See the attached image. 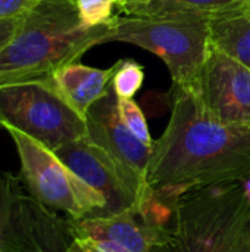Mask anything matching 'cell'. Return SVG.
Returning a JSON list of instances; mask_svg holds the SVG:
<instances>
[{"label": "cell", "mask_w": 250, "mask_h": 252, "mask_svg": "<svg viewBox=\"0 0 250 252\" xmlns=\"http://www.w3.org/2000/svg\"><path fill=\"white\" fill-rule=\"evenodd\" d=\"M72 219L37 201L21 176L0 168V250L3 252H68Z\"/></svg>", "instance_id": "7"}, {"label": "cell", "mask_w": 250, "mask_h": 252, "mask_svg": "<svg viewBox=\"0 0 250 252\" xmlns=\"http://www.w3.org/2000/svg\"><path fill=\"white\" fill-rule=\"evenodd\" d=\"M55 154L105 198L106 205L100 217L128 211L137 214L150 186L113 159L105 149L88 137H83L56 149Z\"/></svg>", "instance_id": "8"}, {"label": "cell", "mask_w": 250, "mask_h": 252, "mask_svg": "<svg viewBox=\"0 0 250 252\" xmlns=\"http://www.w3.org/2000/svg\"><path fill=\"white\" fill-rule=\"evenodd\" d=\"M108 24L85 27L74 0H38L0 50V86L47 81L63 65L100 46Z\"/></svg>", "instance_id": "2"}, {"label": "cell", "mask_w": 250, "mask_h": 252, "mask_svg": "<svg viewBox=\"0 0 250 252\" xmlns=\"http://www.w3.org/2000/svg\"><path fill=\"white\" fill-rule=\"evenodd\" d=\"M144 81V68L133 59H121L113 63L112 87L118 97L133 99Z\"/></svg>", "instance_id": "15"}, {"label": "cell", "mask_w": 250, "mask_h": 252, "mask_svg": "<svg viewBox=\"0 0 250 252\" xmlns=\"http://www.w3.org/2000/svg\"><path fill=\"white\" fill-rule=\"evenodd\" d=\"M121 41L144 49L167 65L172 92H193L208 58V15H116L102 44Z\"/></svg>", "instance_id": "3"}, {"label": "cell", "mask_w": 250, "mask_h": 252, "mask_svg": "<svg viewBox=\"0 0 250 252\" xmlns=\"http://www.w3.org/2000/svg\"><path fill=\"white\" fill-rule=\"evenodd\" d=\"M240 252H250V221L240 239Z\"/></svg>", "instance_id": "22"}, {"label": "cell", "mask_w": 250, "mask_h": 252, "mask_svg": "<svg viewBox=\"0 0 250 252\" xmlns=\"http://www.w3.org/2000/svg\"><path fill=\"white\" fill-rule=\"evenodd\" d=\"M21 18H12V19H1L0 21V50L12 40L15 35Z\"/></svg>", "instance_id": "21"}, {"label": "cell", "mask_w": 250, "mask_h": 252, "mask_svg": "<svg viewBox=\"0 0 250 252\" xmlns=\"http://www.w3.org/2000/svg\"><path fill=\"white\" fill-rule=\"evenodd\" d=\"M118 109L121 114L122 121L131 130V133L146 146L152 148L153 139L149 131V126L141 108L137 105L134 99H124L118 97Z\"/></svg>", "instance_id": "16"}, {"label": "cell", "mask_w": 250, "mask_h": 252, "mask_svg": "<svg viewBox=\"0 0 250 252\" xmlns=\"http://www.w3.org/2000/svg\"><path fill=\"white\" fill-rule=\"evenodd\" d=\"M0 127L15 128L53 152L87 137L85 120L49 81L0 86Z\"/></svg>", "instance_id": "5"}, {"label": "cell", "mask_w": 250, "mask_h": 252, "mask_svg": "<svg viewBox=\"0 0 250 252\" xmlns=\"http://www.w3.org/2000/svg\"><path fill=\"white\" fill-rule=\"evenodd\" d=\"M242 186H243V193H245V198L248 201V204L250 205V176L248 179H245L242 182Z\"/></svg>", "instance_id": "23"}, {"label": "cell", "mask_w": 250, "mask_h": 252, "mask_svg": "<svg viewBox=\"0 0 250 252\" xmlns=\"http://www.w3.org/2000/svg\"><path fill=\"white\" fill-rule=\"evenodd\" d=\"M236 0H155L139 15H209Z\"/></svg>", "instance_id": "14"}, {"label": "cell", "mask_w": 250, "mask_h": 252, "mask_svg": "<svg viewBox=\"0 0 250 252\" xmlns=\"http://www.w3.org/2000/svg\"><path fill=\"white\" fill-rule=\"evenodd\" d=\"M250 176V128L208 115L187 92H172V111L153 140L147 168L150 188L183 190L243 182Z\"/></svg>", "instance_id": "1"}, {"label": "cell", "mask_w": 250, "mask_h": 252, "mask_svg": "<svg viewBox=\"0 0 250 252\" xmlns=\"http://www.w3.org/2000/svg\"><path fill=\"white\" fill-rule=\"evenodd\" d=\"M21 161V177L29 193L46 207L72 220L100 217L105 198L80 179L57 155L29 136L6 128Z\"/></svg>", "instance_id": "6"}, {"label": "cell", "mask_w": 250, "mask_h": 252, "mask_svg": "<svg viewBox=\"0 0 250 252\" xmlns=\"http://www.w3.org/2000/svg\"><path fill=\"white\" fill-rule=\"evenodd\" d=\"M72 236L115 244L128 252H152L156 238L133 213H122L106 217H88L72 220Z\"/></svg>", "instance_id": "11"}, {"label": "cell", "mask_w": 250, "mask_h": 252, "mask_svg": "<svg viewBox=\"0 0 250 252\" xmlns=\"http://www.w3.org/2000/svg\"><path fill=\"white\" fill-rule=\"evenodd\" d=\"M38 0H0V21L24 16Z\"/></svg>", "instance_id": "19"}, {"label": "cell", "mask_w": 250, "mask_h": 252, "mask_svg": "<svg viewBox=\"0 0 250 252\" xmlns=\"http://www.w3.org/2000/svg\"><path fill=\"white\" fill-rule=\"evenodd\" d=\"M212 118L250 128V68L211 46L193 92Z\"/></svg>", "instance_id": "9"}, {"label": "cell", "mask_w": 250, "mask_h": 252, "mask_svg": "<svg viewBox=\"0 0 250 252\" xmlns=\"http://www.w3.org/2000/svg\"><path fill=\"white\" fill-rule=\"evenodd\" d=\"M85 126L87 137L93 143L105 149L121 165L147 183L152 148L141 143L122 121L113 87L88 108Z\"/></svg>", "instance_id": "10"}, {"label": "cell", "mask_w": 250, "mask_h": 252, "mask_svg": "<svg viewBox=\"0 0 250 252\" xmlns=\"http://www.w3.org/2000/svg\"><path fill=\"white\" fill-rule=\"evenodd\" d=\"M209 41L250 68V0H236L208 15Z\"/></svg>", "instance_id": "13"}, {"label": "cell", "mask_w": 250, "mask_h": 252, "mask_svg": "<svg viewBox=\"0 0 250 252\" xmlns=\"http://www.w3.org/2000/svg\"><path fill=\"white\" fill-rule=\"evenodd\" d=\"M243 235V233H242ZM240 239H242V236H240ZM240 239H239V242H237V245L234 247V250L231 252H240Z\"/></svg>", "instance_id": "24"}, {"label": "cell", "mask_w": 250, "mask_h": 252, "mask_svg": "<svg viewBox=\"0 0 250 252\" xmlns=\"http://www.w3.org/2000/svg\"><path fill=\"white\" fill-rule=\"evenodd\" d=\"M0 252H3V251H1V250H0Z\"/></svg>", "instance_id": "25"}, {"label": "cell", "mask_w": 250, "mask_h": 252, "mask_svg": "<svg viewBox=\"0 0 250 252\" xmlns=\"http://www.w3.org/2000/svg\"><path fill=\"white\" fill-rule=\"evenodd\" d=\"M81 22L88 27H100L112 19V7L115 0H74Z\"/></svg>", "instance_id": "17"}, {"label": "cell", "mask_w": 250, "mask_h": 252, "mask_svg": "<svg viewBox=\"0 0 250 252\" xmlns=\"http://www.w3.org/2000/svg\"><path fill=\"white\" fill-rule=\"evenodd\" d=\"M155 0H115V6L124 12V15H139Z\"/></svg>", "instance_id": "20"}, {"label": "cell", "mask_w": 250, "mask_h": 252, "mask_svg": "<svg viewBox=\"0 0 250 252\" xmlns=\"http://www.w3.org/2000/svg\"><path fill=\"white\" fill-rule=\"evenodd\" d=\"M249 221L242 182L190 189L178 199L171 238L152 252H231Z\"/></svg>", "instance_id": "4"}, {"label": "cell", "mask_w": 250, "mask_h": 252, "mask_svg": "<svg viewBox=\"0 0 250 252\" xmlns=\"http://www.w3.org/2000/svg\"><path fill=\"white\" fill-rule=\"evenodd\" d=\"M113 65L108 69L71 62L47 80L60 97L84 120L88 108L112 87Z\"/></svg>", "instance_id": "12"}, {"label": "cell", "mask_w": 250, "mask_h": 252, "mask_svg": "<svg viewBox=\"0 0 250 252\" xmlns=\"http://www.w3.org/2000/svg\"><path fill=\"white\" fill-rule=\"evenodd\" d=\"M68 252H128L124 248L106 242V241H96L87 238H75L69 247Z\"/></svg>", "instance_id": "18"}]
</instances>
